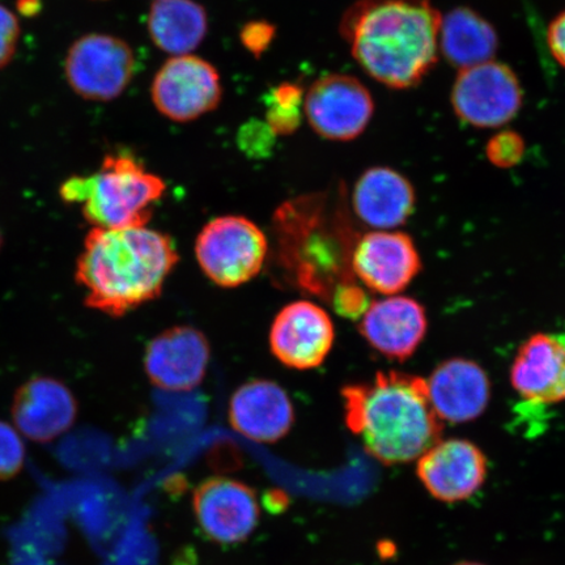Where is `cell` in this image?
I'll use <instances>...</instances> for the list:
<instances>
[{
    "instance_id": "1",
    "label": "cell",
    "mask_w": 565,
    "mask_h": 565,
    "mask_svg": "<svg viewBox=\"0 0 565 565\" xmlns=\"http://www.w3.org/2000/svg\"><path fill=\"white\" fill-rule=\"evenodd\" d=\"M441 13L430 0H356L339 32L373 81L412 89L439 60Z\"/></svg>"
},
{
    "instance_id": "2",
    "label": "cell",
    "mask_w": 565,
    "mask_h": 565,
    "mask_svg": "<svg viewBox=\"0 0 565 565\" xmlns=\"http://www.w3.org/2000/svg\"><path fill=\"white\" fill-rule=\"evenodd\" d=\"M179 263L173 239L146 227L92 230L76 265L86 303L121 317L158 299Z\"/></svg>"
},
{
    "instance_id": "3",
    "label": "cell",
    "mask_w": 565,
    "mask_h": 565,
    "mask_svg": "<svg viewBox=\"0 0 565 565\" xmlns=\"http://www.w3.org/2000/svg\"><path fill=\"white\" fill-rule=\"evenodd\" d=\"M342 398L345 426L381 463L415 461L441 440L444 423L420 376L379 372L370 383L344 386Z\"/></svg>"
},
{
    "instance_id": "4",
    "label": "cell",
    "mask_w": 565,
    "mask_h": 565,
    "mask_svg": "<svg viewBox=\"0 0 565 565\" xmlns=\"http://www.w3.org/2000/svg\"><path fill=\"white\" fill-rule=\"evenodd\" d=\"M342 210L330 212L328 198L313 194L282 203L274 215L279 263L287 279L327 301L339 285L355 279L351 257L358 238Z\"/></svg>"
},
{
    "instance_id": "5",
    "label": "cell",
    "mask_w": 565,
    "mask_h": 565,
    "mask_svg": "<svg viewBox=\"0 0 565 565\" xmlns=\"http://www.w3.org/2000/svg\"><path fill=\"white\" fill-rule=\"evenodd\" d=\"M166 190V182L137 158L117 153L108 154L97 173L71 177L61 195L68 203L81 204L94 228L122 230L146 227Z\"/></svg>"
},
{
    "instance_id": "6",
    "label": "cell",
    "mask_w": 565,
    "mask_h": 565,
    "mask_svg": "<svg viewBox=\"0 0 565 565\" xmlns=\"http://www.w3.org/2000/svg\"><path fill=\"white\" fill-rule=\"evenodd\" d=\"M267 254L268 243L263 230L238 215L209 222L195 243V256L202 271L224 288L243 286L256 278Z\"/></svg>"
},
{
    "instance_id": "7",
    "label": "cell",
    "mask_w": 565,
    "mask_h": 565,
    "mask_svg": "<svg viewBox=\"0 0 565 565\" xmlns=\"http://www.w3.org/2000/svg\"><path fill=\"white\" fill-rule=\"evenodd\" d=\"M450 104L459 121L477 129H498L518 117L524 89L510 66L492 60L459 70Z\"/></svg>"
},
{
    "instance_id": "8",
    "label": "cell",
    "mask_w": 565,
    "mask_h": 565,
    "mask_svg": "<svg viewBox=\"0 0 565 565\" xmlns=\"http://www.w3.org/2000/svg\"><path fill=\"white\" fill-rule=\"evenodd\" d=\"M136 71L137 60L131 46L110 34L83 35L66 56L70 87L90 102H111L121 96Z\"/></svg>"
},
{
    "instance_id": "9",
    "label": "cell",
    "mask_w": 565,
    "mask_h": 565,
    "mask_svg": "<svg viewBox=\"0 0 565 565\" xmlns=\"http://www.w3.org/2000/svg\"><path fill=\"white\" fill-rule=\"evenodd\" d=\"M217 70L192 54L169 58L154 75L151 98L161 116L174 122H192L222 103Z\"/></svg>"
},
{
    "instance_id": "10",
    "label": "cell",
    "mask_w": 565,
    "mask_h": 565,
    "mask_svg": "<svg viewBox=\"0 0 565 565\" xmlns=\"http://www.w3.org/2000/svg\"><path fill=\"white\" fill-rule=\"evenodd\" d=\"M303 113L317 136L334 141L359 138L374 116L371 90L355 76H321L303 97Z\"/></svg>"
},
{
    "instance_id": "11",
    "label": "cell",
    "mask_w": 565,
    "mask_h": 565,
    "mask_svg": "<svg viewBox=\"0 0 565 565\" xmlns=\"http://www.w3.org/2000/svg\"><path fill=\"white\" fill-rule=\"evenodd\" d=\"M193 510L202 534L222 546L238 545L249 539L260 515L256 491L224 477L203 480L196 487Z\"/></svg>"
},
{
    "instance_id": "12",
    "label": "cell",
    "mask_w": 565,
    "mask_h": 565,
    "mask_svg": "<svg viewBox=\"0 0 565 565\" xmlns=\"http://www.w3.org/2000/svg\"><path fill=\"white\" fill-rule=\"evenodd\" d=\"M352 273L371 291L385 296L404 292L418 277L422 258L414 239L399 231H373L356 239Z\"/></svg>"
},
{
    "instance_id": "13",
    "label": "cell",
    "mask_w": 565,
    "mask_h": 565,
    "mask_svg": "<svg viewBox=\"0 0 565 565\" xmlns=\"http://www.w3.org/2000/svg\"><path fill=\"white\" fill-rule=\"evenodd\" d=\"M334 323L327 310L307 300L282 308L273 322L270 348L288 369L307 371L320 366L333 349Z\"/></svg>"
},
{
    "instance_id": "14",
    "label": "cell",
    "mask_w": 565,
    "mask_h": 565,
    "mask_svg": "<svg viewBox=\"0 0 565 565\" xmlns=\"http://www.w3.org/2000/svg\"><path fill=\"white\" fill-rule=\"evenodd\" d=\"M210 355V343L200 330L174 327L148 343L145 369L151 383L162 391L189 392L206 376Z\"/></svg>"
},
{
    "instance_id": "15",
    "label": "cell",
    "mask_w": 565,
    "mask_h": 565,
    "mask_svg": "<svg viewBox=\"0 0 565 565\" xmlns=\"http://www.w3.org/2000/svg\"><path fill=\"white\" fill-rule=\"evenodd\" d=\"M416 475L435 499L458 503L471 498L483 486L487 458L475 443L440 440L418 458Z\"/></svg>"
},
{
    "instance_id": "16",
    "label": "cell",
    "mask_w": 565,
    "mask_h": 565,
    "mask_svg": "<svg viewBox=\"0 0 565 565\" xmlns=\"http://www.w3.org/2000/svg\"><path fill=\"white\" fill-rule=\"evenodd\" d=\"M428 318L419 301L407 296H386L372 301L359 321V331L366 343L381 355L405 362L426 338Z\"/></svg>"
},
{
    "instance_id": "17",
    "label": "cell",
    "mask_w": 565,
    "mask_h": 565,
    "mask_svg": "<svg viewBox=\"0 0 565 565\" xmlns=\"http://www.w3.org/2000/svg\"><path fill=\"white\" fill-rule=\"evenodd\" d=\"M426 381L430 405L443 423L461 424L476 420L489 407V374L472 360H445Z\"/></svg>"
},
{
    "instance_id": "18",
    "label": "cell",
    "mask_w": 565,
    "mask_h": 565,
    "mask_svg": "<svg viewBox=\"0 0 565 565\" xmlns=\"http://www.w3.org/2000/svg\"><path fill=\"white\" fill-rule=\"evenodd\" d=\"M230 422L246 439L273 444L291 430L295 409L280 385L270 380H252L233 393Z\"/></svg>"
},
{
    "instance_id": "19",
    "label": "cell",
    "mask_w": 565,
    "mask_h": 565,
    "mask_svg": "<svg viewBox=\"0 0 565 565\" xmlns=\"http://www.w3.org/2000/svg\"><path fill=\"white\" fill-rule=\"evenodd\" d=\"M74 394L61 381L35 377L21 386L13 399L12 418L28 439L51 443L75 423Z\"/></svg>"
},
{
    "instance_id": "20",
    "label": "cell",
    "mask_w": 565,
    "mask_h": 565,
    "mask_svg": "<svg viewBox=\"0 0 565 565\" xmlns=\"http://www.w3.org/2000/svg\"><path fill=\"white\" fill-rule=\"evenodd\" d=\"M511 383L514 391L532 404L565 402V337H530L515 355Z\"/></svg>"
},
{
    "instance_id": "21",
    "label": "cell",
    "mask_w": 565,
    "mask_h": 565,
    "mask_svg": "<svg viewBox=\"0 0 565 565\" xmlns=\"http://www.w3.org/2000/svg\"><path fill=\"white\" fill-rule=\"evenodd\" d=\"M416 194L407 177L391 167H373L359 177L352 193V210L374 231H394L415 210Z\"/></svg>"
},
{
    "instance_id": "22",
    "label": "cell",
    "mask_w": 565,
    "mask_h": 565,
    "mask_svg": "<svg viewBox=\"0 0 565 565\" xmlns=\"http://www.w3.org/2000/svg\"><path fill=\"white\" fill-rule=\"evenodd\" d=\"M499 34L489 20L469 7H456L441 17L439 53L459 70L494 58Z\"/></svg>"
},
{
    "instance_id": "23",
    "label": "cell",
    "mask_w": 565,
    "mask_h": 565,
    "mask_svg": "<svg viewBox=\"0 0 565 565\" xmlns=\"http://www.w3.org/2000/svg\"><path fill=\"white\" fill-rule=\"evenodd\" d=\"M147 30L161 52L186 55L206 39L207 12L195 0H154L148 13Z\"/></svg>"
},
{
    "instance_id": "24",
    "label": "cell",
    "mask_w": 565,
    "mask_h": 565,
    "mask_svg": "<svg viewBox=\"0 0 565 565\" xmlns=\"http://www.w3.org/2000/svg\"><path fill=\"white\" fill-rule=\"evenodd\" d=\"M303 88L296 83H281L266 96V124L277 137H289L299 130L303 115Z\"/></svg>"
},
{
    "instance_id": "25",
    "label": "cell",
    "mask_w": 565,
    "mask_h": 565,
    "mask_svg": "<svg viewBox=\"0 0 565 565\" xmlns=\"http://www.w3.org/2000/svg\"><path fill=\"white\" fill-rule=\"evenodd\" d=\"M525 154V140L513 130H501L487 141L486 157L497 168L508 169L519 164Z\"/></svg>"
},
{
    "instance_id": "26",
    "label": "cell",
    "mask_w": 565,
    "mask_h": 565,
    "mask_svg": "<svg viewBox=\"0 0 565 565\" xmlns=\"http://www.w3.org/2000/svg\"><path fill=\"white\" fill-rule=\"evenodd\" d=\"M330 302L338 316L360 321L370 309L372 300L370 294L353 279L339 285L331 295Z\"/></svg>"
},
{
    "instance_id": "27",
    "label": "cell",
    "mask_w": 565,
    "mask_h": 565,
    "mask_svg": "<svg viewBox=\"0 0 565 565\" xmlns=\"http://www.w3.org/2000/svg\"><path fill=\"white\" fill-rule=\"evenodd\" d=\"M275 138L277 134L271 130L268 126L259 119H250L239 127L237 143L239 150L253 159H263L270 157L275 145Z\"/></svg>"
},
{
    "instance_id": "28",
    "label": "cell",
    "mask_w": 565,
    "mask_h": 565,
    "mask_svg": "<svg viewBox=\"0 0 565 565\" xmlns=\"http://www.w3.org/2000/svg\"><path fill=\"white\" fill-rule=\"evenodd\" d=\"M25 447L10 424L0 422V480H9L23 469Z\"/></svg>"
},
{
    "instance_id": "29",
    "label": "cell",
    "mask_w": 565,
    "mask_h": 565,
    "mask_svg": "<svg viewBox=\"0 0 565 565\" xmlns=\"http://www.w3.org/2000/svg\"><path fill=\"white\" fill-rule=\"evenodd\" d=\"M277 35V26L266 20H254L246 23L239 31L243 46L256 58H260L271 46Z\"/></svg>"
},
{
    "instance_id": "30",
    "label": "cell",
    "mask_w": 565,
    "mask_h": 565,
    "mask_svg": "<svg viewBox=\"0 0 565 565\" xmlns=\"http://www.w3.org/2000/svg\"><path fill=\"white\" fill-rule=\"evenodd\" d=\"M19 35L20 26L17 17L0 4V68L9 65L15 54Z\"/></svg>"
},
{
    "instance_id": "31",
    "label": "cell",
    "mask_w": 565,
    "mask_h": 565,
    "mask_svg": "<svg viewBox=\"0 0 565 565\" xmlns=\"http://www.w3.org/2000/svg\"><path fill=\"white\" fill-rule=\"evenodd\" d=\"M547 45L551 55L565 70V10L551 21L547 28Z\"/></svg>"
},
{
    "instance_id": "32",
    "label": "cell",
    "mask_w": 565,
    "mask_h": 565,
    "mask_svg": "<svg viewBox=\"0 0 565 565\" xmlns=\"http://www.w3.org/2000/svg\"><path fill=\"white\" fill-rule=\"evenodd\" d=\"M39 0H20L19 2V9L21 12L25 13V15H32V13L39 11Z\"/></svg>"
},
{
    "instance_id": "33",
    "label": "cell",
    "mask_w": 565,
    "mask_h": 565,
    "mask_svg": "<svg viewBox=\"0 0 565 565\" xmlns=\"http://www.w3.org/2000/svg\"><path fill=\"white\" fill-rule=\"evenodd\" d=\"M456 565H484V564L475 563V562H462V563H458Z\"/></svg>"
},
{
    "instance_id": "34",
    "label": "cell",
    "mask_w": 565,
    "mask_h": 565,
    "mask_svg": "<svg viewBox=\"0 0 565 565\" xmlns=\"http://www.w3.org/2000/svg\"><path fill=\"white\" fill-rule=\"evenodd\" d=\"M0 244H2V236H0Z\"/></svg>"
}]
</instances>
